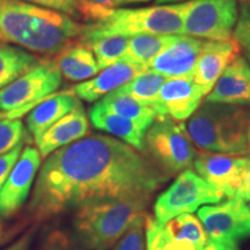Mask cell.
Returning a JSON list of instances; mask_svg holds the SVG:
<instances>
[{
	"mask_svg": "<svg viewBox=\"0 0 250 250\" xmlns=\"http://www.w3.org/2000/svg\"><path fill=\"white\" fill-rule=\"evenodd\" d=\"M168 181L154 162L114 137L94 134L51 153L41 167L29 213L44 221L90 202L151 197Z\"/></svg>",
	"mask_w": 250,
	"mask_h": 250,
	"instance_id": "1",
	"label": "cell"
},
{
	"mask_svg": "<svg viewBox=\"0 0 250 250\" xmlns=\"http://www.w3.org/2000/svg\"><path fill=\"white\" fill-rule=\"evenodd\" d=\"M81 33L83 26L61 12L22 0H0V42L52 56L72 44Z\"/></svg>",
	"mask_w": 250,
	"mask_h": 250,
	"instance_id": "2",
	"label": "cell"
},
{
	"mask_svg": "<svg viewBox=\"0 0 250 250\" xmlns=\"http://www.w3.org/2000/svg\"><path fill=\"white\" fill-rule=\"evenodd\" d=\"M193 0L143 8H102L92 22L83 26L80 42L101 36L184 35V20Z\"/></svg>",
	"mask_w": 250,
	"mask_h": 250,
	"instance_id": "3",
	"label": "cell"
},
{
	"mask_svg": "<svg viewBox=\"0 0 250 250\" xmlns=\"http://www.w3.org/2000/svg\"><path fill=\"white\" fill-rule=\"evenodd\" d=\"M151 197H122L90 202L74 210L72 226L77 242L87 250H109L145 214Z\"/></svg>",
	"mask_w": 250,
	"mask_h": 250,
	"instance_id": "4",
	"label": "cell"
},
{
	"mask_svg": "<svg viewBox=\"0 0 250 250\" xmlns=\"http://www.w3.org/2000/svg\"><path fill=\"white\" fill-rule=\"evenodd\" d=\"M249 109L204 102L186 125L190 139L203 151L247 156L246 124Z\"/></svg>",
	"mask_w": 250,
	"mask_h": 250,
	"instance_id": "5",
	"label": "cell"
},
{
	"mask_svg": "<svg viewBox=\"0 0 250 250\" xmlns=\"http://www.w3.org/2000/svg\"><path fill=\"white\" fill-rule=\"evenodd\" d=\"M145 149L168 176L190 169L196 156L186 124L169 117L155 118L145 133Z\"/></svg>",
	"mask_w": 250,
	"mask_h": 250,
	"instance_id": "6",
	"label": "cell"
},
{
	"mask_svg": "<svg viewBox=\"0 0 250 250\" xmlns=\"http://www.w3.org/2000/svg\"><path fill=\"white\" fill-rule=\"evenodd\" d=\"M226 196L191 169L180 173L176 180L154 203V219L165 224L180 214L192 213L204 204H217Z\"/></svg>",
	"mask_w": 250,
	"mask_h": 250,
	"instance_id": "7",
	"label": "cell"
},
{
	"mask_svg": "<svg viewBox=\"0 0 250 250\" xmlns=\"http://www.w3.org/2000/svg\"><path fill=\"white\" fill-rule=\"evenodd\" d=\"M237 18V0H193L184 20V35L206 41L232 40Z\"/></svg>",
	"mask_w": 250,
	"mask_h": 250,
	"instance_id": "8",
	"label": "cell"
},
{
	"mask_svg": "<svg viewBox=\"0 0 250 250\" xmlns=\"http://www.w3.org/2000/svg\"><path fill=\"white\" fill-rule=\"evenodd\" d=\"M197 214L208 241L239 245L250 237L249 206L237 197L203 206Z\"/></svg>",
	"mask_w": 250,
	"mask_h": 250,
	"instance_id": "9",
	"label": "cell"
},
{
	"mask_svg": "<svg viewBox=\"0 0 250 250\" xmlns=\"http://www.w3.org/2000/svg\"><path fill=\"white\" fill-rule=\"evenodd\" d=\"M62 85V74L55 62H43L0 89V108L27 109L49 98Z\"/></svg>",
	"mask_w": 250,
	"mask_h": 250,
	"instance_id": "10",
	"label": "cell"
},
{
	"mask_svg": "<svg viewBox=\"0 0 250 250\" xmlns=\"http://www.w3.org/2000/svg\"><path fill=\"white\" fill-rule=\"evenodd\" d=\"M39 149L27 146L0 189V218H9L26 204L30 189L40 169Z\"/></svg>",
	"mask_w": 250,
	"mask_h": 250,
	"instance_id": "11",
	"label": "cell"
},
{
	"mask_svg": "<svg viewBox=\"0 0 250 250\" xmlns=\"http://www.w3.org/2000/svg\"><path fill=\"white\" fill-rule=\"evenodd\" d=\"M246 156L208 151L196 152L193 167L197 174L226 196L232 198L241 183Z\"/></svg>",
	"mask_w": 250,
	"mask_h": 250,
	"instance_id": "12",
	"label": "cell"
},
{
	"mask_svg": "<svg viewBox=\"0 0 250 250\" xmlns=\"http://www.w3.org/2000/svg\"><path fill=\"white\" fill-rule=\"evenodd\" d=\"M205 96L201 87L190 78L168 79L153 102L152 108L156 112V117H169L183 122L192 116Z\"/></svg>",
	"mask_w": 250,
	"mask_h": 250,
	"instance_id": "13",
	"label": "cell"
},
{
	"mask_svg": "<svg viewBox=\"0 0 250 250\" xmlns=\"http://www.w3.org/2000/svg\"><path fill=\"white\" fill-rule=\"evenodd\" d=\"M241 55V46L234 39L228 41H203L192 80L208 95L228 65Z\"/></svg>",
	"mask_w": 250,
	"mask_h": 250,
	"instance_id": "14",
	"label": "cell"
},
{
	"mask_svg": "<svg viewBox=\"0 0 250 250\" xmlns=\"http://www.w3.org/2000/svg\"><path fill=\"white\" fill-rule=\"evenodd\" d=\"M203 40L196 37L179 35L160 52L148 65L153 70L167 79L190 78L195 70L197 59L201 54Z\"/></svg>",
	"mask_w": 250,
	"mask_h": 250,
	"instance_id": "15",
	"label": "cell"
},
{
	"mask_svg": "<svg viewBox=\"0 0 250 250\" xmlns=\"http://www.w3.org/2000/svg\"><path fill=\"white\" fill-rule=\"evenodd\" d=\"M206 102L250 107V64L245 56H237L221 74Z\"/></svg>",
	"mask_w": 250,
	"mask_h": 250,
	"instance_id": "16",
	"label": "cell"
},
{
	"mask_svg": "<svg viewBox=\"0 0 250 250\" xmlns=\"http://www.w3.org/2000/svg\"><path fill=\"white\" fill-rule=\"evenodd\" d=\"M146 70L147 67L143 66V65L133 64V62L122 59L110 66L103 68L92 79L74 86L73 94L79 100H83L87 102H96L107 94L114 92L127 83L134 77Z\"/></svg>",
	"mask_w": 250,
	"mask_h": 250,
	"instance_id": "17",
	"label": "cell"
},
{
	"mask_svg": "<svg viewBox=\"0 0 250 250\" xmlns=\"http://www.w3.org/2000/svg\"><path fill=\"white\" fill-rule=\"evenodd\" d=\"M89 132V122L83 103L51 125L39 139L35 140L42 158L57 149L83 139Z\"/></svg>",
	"mask_w": 250,
	"mask_h": 250,
	"instance_id": "18",
	"label": "cell"
},
{
	"mask_svg": "<svg viewBox=\"0 0 250 250\" xmlns=\"http://www.w3.org/2000/svg\"><path fill=\"white\" fill-rule=\"evenodd\" d=\"M90 123L95 129L110 134L111 137L121 140L137 149L145 152V133L146 131L138 124L120 115L109 111L102 107L99 102L93 104L88 114Z\"/></svg>",
	"mask_w": 250,
	"mask_h": 250,
	"instance_id": "19",
	"label": "cell"
},
{
	"mask_svg": "<svg viewBox=\"0 0 250 250\" xmlns=\"http://www.w3.org/2000/svg\"><path fill=\"white\" fill-rule=\"evenodd\" d=\"M80 103V100L73 93L55 94L43 100L33 108L27 117L29 137H33L34 140L39 139L52 124L77 108Z\"/></svg>",
	"mask_w": 250,
	"mask_h": 250,
	"instance_id": "20",
	"label": "cell"
},
{
	"mask_svg": "<svg viewBox=\"0 0 250 250\" xmlns=\"http://www.w3.org/2000/svg\"><path fill=\"white\" fill-rule=\"evenodd\" d=\"M55 62L62 76L71 81H86L100 72L93 51L83 43L62 50Z\"/></svg>",
	"mask_w": 250,
	"mask_h": 250,
	"instance_id": "21",
	"label": "cell"
},
{
	"mask_svg": "<svg viewBox=\"0 0 250 250\" xmlns=\"http://www.w3.org/2000/svg\"><path fill=\"white\" fill-rule=\"evenodd\" d=\"M107 110L133 121L140 127L147 131L156 118V112L152 107L144 105L133 98L116 89L107 94L99 101Z\"/></svg>",
	"mask_w": 250,
	"mask_h": 250,
	"instance_id": "22",
	"label": "cell"
},
{
	"mask_svg": "<svg viewBox=\"0 0 250 250\" xmlns=\"http://www.w3.org/2000/svg\"><path fill=\"white\" fill-rule=\"evenodd\" d=\"M40 58L14 46L0 45V89L39 66Z\"/></svg>",
	"mask_w": 250,
	"mask_h": 250,
	"instance_id": "23",
	"label": "cell"
},
{
	"mask_svg": "<svg viewBox=\"0 0 250 250\" xmlns=\"http://www.w3.org/2000/svg\"><path fill=\"white\" fill-rule=\"evenodd\" d=\"M179 35H138L129 37L124 61L147 67Z\"/></svg>",
	"mask_w": 250,
	"mask_h": 250,
	"instance_id": "24",
	"label": "cell"
},
{
	"mask_svg": "<svg viewBox=\"0 0 250 250\" xmlns=\"http://www.w3.org/2000/svg\"><path fill=\"white\" fill-rule=\"evenodd\" d=\"M162 228L170 237L179 241L192 243L198 249H203L208 241V234L198 218L192 213L180 214L161 224Z\"/></svg>",
	"mask_w": 250,
	"mask_h": 250,
	"instance_id": "25",
	"label": "cell"
},
{
	"mask_svg": "<svg viewBox=\"0 0 250 250\" xmlns=\"http://www.w3.org/2000/svg\"><path fill=\"white\" fill-rule=\"evenodd\" d=\"M168 79L158 72L147 68L143 73L118 88V90L133 98L144 105L152 107L159 92Z\"/></svg>",
	"mask_w": 250,
	"mask_h": 250,
	"instance_id": "26",
	"label": "cell"
},
{
	"mask_svg": "<svg viewBox=\"0 0 250 250\" xmlns=\"http://www.w3.org/2000/svg\"><path fill=\"white\" fill-rule=\"evenodd\" d=\"M127 41H129V37L109 35L88 40L83 42V44L92 50L101 71L124 58L127 48Z\"/></svg>",
	"mask_w": 250,
	"mask_h": 250,
	"instance_id": "27",
	"label": "cell"
},
{
	"mask_svg": "<svg viewBox=\"0 0 250 250\" xmlns=\"http://www.w3.org/2000/svg\"><path fill=\"white\" fill-rule=\"evenodd\" d=\"M146 250H203L192 243L179 241L165 232L162 225L153 217L145 218Z\"/></svg>",
	"mask_w": 250,
	"mask_h": 250,
	"instance_id": "28",
	"label": "cell"
},
{
	"mask_svg": "<svg viewBox=\"0 0 250 250\" xmlns=\"http://www.w3.org/2000/svg\"><path fill=\"white\" fill-rule=\"evenodd\" d=\"M27 138H29V134L24 130L21 121H0V155L13 149L19 144L24 143Z\"/></svg>",
	"mask_w": 250,
	"mask_h": 250,
	"instance_id": "29",
	"label": "cell"
},
{
	"mask_svg": "<svg viewBox=\"0 0 250 250\" xmlns=\"http://www.w3.org/2000/svg\"><path fill=\"white\" fill-rule=\"evenodd\" d=\"M145 214L134 219L130 227L115 243L114 250H144V233H145Z\"/></svg>",
	"mask_w": 250,
	"mask_h": 250,
	"instance_id": "30",
	"label": "cell"
},
{
	"mask_svg": "<svg viewBox=\"0 0 250 250\" xmlns=\"http://www.w3.org/2000/svg\"><path fill=\"white\" fill-rule=\"evenodd\" d=\"M233 39L246 50L247 54L250 55V2L241 0L239 18L233 31Z\"/></svg>",
	"mask_w": 250,
	"mask_h": 250,
	"instance_id": "31",
	"label": "cell"
},
{
	"mask_svg": "<svg viewBox=\"0 0 250 250\" xmlns=\"http://www.w3.org/2000/svg\"><path fill=\"white\" fill-rule=\"evenodd\" d=\"M22 1L29 2V4L40 6L43 8L61 12V13L68 15V17H74L79 12L78 0H22Z\"/></svg>",
	"mask_w": 250,
	"mask_h": 250,
	"instance_id": "32",
	"label": "cell"
},
{
	"mask_svg": "<svg viewBox=\"0 0 250 250\" xmlns=\"http://www.w3.org/2000/svg\"><path fill=\"white\" fill-rule=\"evenodd\" d=\"M23 145L24 143L19 144V145L15 146L13 149H11V151H8L7 153H4V154L0 155V189H1V187L5 184L12 169H13L15 164H17L19 158H20Z\"/></svg>",
	"mask_w": 250,
	"mask_h": 250,
	"instance_id": "33",
	"label": "cell"
},
{
	"mask_svg": "<svg viewBox=\"0 0 250 250\" xmlns=\"http://www.w3.org/2000/svg\"><path fill=\"white\" fill-rule=\"evenodd\" d=\"M46 249L48 250H85L79 243L76 245L66 234L62 232H56L51 234L46 242Z\"/></svg>",
	"mask_w": 250,
	"mask_h": 250,
	"instance_id": "34",
	"label": "cell"
},
{
	"mask_svg": "<svg viewBox=\"0 0 250 250\" xmlns=\"http://www.w3.org/2000/svg\"><path fill=\"white\" fill-rule=\"evenodd\" d=\"M237 198L242 199L243 202L250 201V155L246 156L245 167H243L241 183H240L239 189L236 190L235 196Z\"/></svg>",
	"mask_w": 250,
	"mask_h": 250,
	"instance_id": "35",
	"label": "cell"
},
{
	"mask_svg": "<svg viewBox=\"0 0 250 250\" xmlns=\"http://www.w3.org/2000/svg\"><path fill=\"white\" fill-rule=\"evenodd\" d=\"M34 237V230H28V232L20 237V239L17 240L13 245L9 246L7 249L5 250H29V247L31 245V241H33Z\"/></svg>",
	"mask_w": 250,
	"mask_h": 250,
	"instance_id": "36",
	"label": "cell"
},
{
	"mask_svg": "<svg viewBox=\"0 0 250 250\" xmlns=\"http://www.w3.org/2000/svg\"><path fill=\"white\" fill-rule=\"evenodd\" d=\"M203 250H240V249H239V245L208 241V243H206Z\"/></svg>",
	"mask_w": 250,
	"mask_h": 250,
	"instance_id": "37",
	"label": "cell"
},
{
	"mask_svg": "<svg viewBox=\"0 0 250 250\" xmlns=\"http://www.w3.org/2000/svg\"><path fill=\"white\" fill-rule=\"evenodd\" d=\"M87 1L100 8L111 9L120 6V0H87Z\"/></svg>",
	"mask_w": 250,
	"mask_h": 250,
	"instance_id": "38",
	"label": "cell"
},
{
	"mask_svg": "<svg viewBox=\"0 0 250 250\" xmlns=\"http://www.w3.org/2000/svg\"><path fill=\"white\" fill-rule=\"evenodd\" d=\"M246 143H247V152H248V155H250V109L248 110V116H247ZM248 155H247V156H248Z\"/></svg>",
	"mask_w": 250,
	"mask_h": 250,
	"instance_id": "39",
	"label": "cell"
},
{
	"mask_svg": "<svg viewBox=\"0 0 250 250\" xmlns=\"http://www.w3.org/2000/svg\"><path fill=\"white\" fill-rule=\"evenodd\" d=\"M190 1V0H154L155 5H171V4H181V2Z\"/></svg>",
	"mask_w": 250,
	"mask_h": 250,
	"instance_id": "40",
	"label": "cell"
},
{
	"mask_svg": "<svg viewBox=\"0 0 250 250\" xmlns=\"http://www.w3.org/2000/svg\"><path fill=\"white\" fill-rule=\"evenodd\" d=\"M151 0H120V6L122 5H131V4H140V2H147Z\"/></svg>",
	"mask_w": 250,
	"mask_h": 250,
	"instance_id": "41",
	"label": "cell"
},
{
	"mask_svg": "<svg viewBox=\"0 0 250 250\" xmlns=\"http://www.w3.org/2000/svg\"><path fill=\"white\" fill-rule=\"evenodd\" d=\"M246 58L248 59V62H249V64H250V55L249 54H246Z\"/></svg>",
	"mask_w": 250,
	"mask_h": 250,
	"instance_id": "42",
	"label": "cell"
},
{
	"mask_svg": "<svg viewBox=\"0 0 250 250\" xmlns=\"http://www.w3.org/2000/svg\"><path fill=\"white\" fill-rule=\"evenodd\" d=\"M243 1H247V2H250V0H243Z\"/></svg>",
	"mask_w": 250,
	"mask_h": 250,
	"instance_id": "43",
	"label": "cell"
},
{
	"mask_svg": "<svg viewBox=\"0 0 250 250\" xmlns=\"http://www.w3.org/2000/svg\"><path fill=\"white\" fill-rule=\"evenodd\" d=\"M0 235H1V227H0Z\"/></svg>",
	"mask_w": 250,
	"mask_h": 250,
	"instance_id": "44",
	"label": "cell"
},
{
	"mask_svg": "<svg viewBox=\"0 0 250 250\" xmlns=\"http://www.w3.org/2000/svg\"><path fill=\"white\" fill-rule=\"evenodd\" d=\"M249 210H250V201H249Z\"/></svg>",
	"mask_w": 250,
	"mask_h": 250,
	"instance_id": "45",
	"label": "cell"
},
{
	"mask_svg": "<svg viewBox=\"0 0 250 250\" xmlns=\"http://www.w3.org/2000/svg\"><path fill=\"white\" fill-rule=\"evenodd\" d=\"M45 250H48V249H46V248H45Z\"/></svg>",
	"mask_w": 250,
	"mask_h": 250,
	"instance_id": "46",
	"label": "cell"
}]
</instances>
